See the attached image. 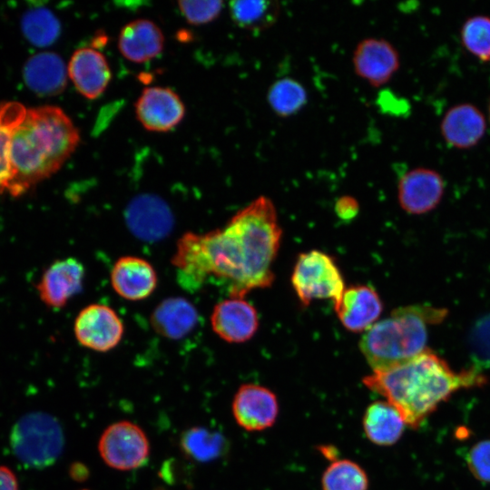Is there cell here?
I'll list each match as a JSON object with an SVG mask.
<instances>
[{"instance_id":"obj_18","label":"cell","mask_w":490,"mask_h":490,"mask_svg":"<svg viewBox=\"0 0 490 490\" xmlns=\"http://www.w3.org/2000/svg\"><path fill=\"white\" fill-rule=\"evenodd\" d=\"M486 120L473 103H462L450 107L440 122V133L447 145L456 149H470L485 136Z\"/></svg>"},{"instance_id":"obj_9","label":"cell","mask_w":490,"mask_h":490,"mask_svg":"<svg viewBox=\"0 0 490 490\" xmlns=\"http://www.w3.org/2000/svg\"><path fill=\"white\" fill-rule=\"evenodd\" d=\"M355 74L377 88L387 84L400 67V55L395 45L382 37L361 39L352 53Z\"/></svg>"},{"instance_id":"obj_32","label":"cell","mask_w":490,"mask_h":490,"mask_svg":"<svg viewBox=\"0 0 490 490\" xmlns=\"http://www.w3.org/2000/svg\"><path fill=\"white\" fill-rule=\"evenodd\" d=\"M466 464L475 478L490 484V439L481 440L469 449Z\"/></svg>"},{"instance_id":"obj_2","label":"cell","mask_w":490,"mask_h":490,"mask_svg":"<svg viewBox=\"0 0 490 490\" xmlns=\"http://www.w3.org/2000/svg\"><path fill=\"white\" fill-rule=\"evenodd\" d=\"M485 381L475 368L455 371L429 348L400 364L374 370L363 378L364 385L394 406L412 428H418L456 391L481 386Z\"/></svg>"},{"instance_id":"obj_30","label":"cell","mask_w":490,"mask_h":490,"mask_svg":"<svg viewBox=\"0 0 490 490\" xmlns=\"http://www.w3.org/2000/svg\"><path fill=\"white\" fill-rule=\"evenodd\" d=\"M463 46L481 62H490V16L475 15L460 29Z\"/></svg>"},{"instance_id":"obj_36","label":"cell","mask_w":490,"mask_h":490,"mask_svg":"<svg viewBox=\"0 0 490 490\" xmlns=\"http://www.w3.org/2000/svg\"><path fill=\"white\" fill-rule=\"evenodd\" d=\"M69 475L74 480L83 482L88 478L90 473L85 465L82 463H74L69 468Z\"/></svg>"},{"instance_id":"obj_5","label":"cell","mask_w":490,"mask_h":490,"mask_svg":"<svg viewBox=\"0 0 490 490\" xmlns=\"http://www.w3.org/2000/svg\"><path fill=\"white\" fill-rule=\"evenodd\" d=\"M58 420L43 412L28 413L17 420L10 433V446L26 467L42 469L53 465L64 447Z\"/></svg>"},{"instance_id":"obj_4","label":"cell","mask_w":490,"mask_h":490,"mask_svg":"<svg viewBox=\"0 0 490 490\" xmlns=\"http://www.w3.org/2000/svg\"><path fill=\"white\" fill-rule=\"evenodd\" d=\"M446 314L445 309L427 305L396 309L365 331L360 351L372 371L405 362L426 348L428 326L438 324Z\"/></svg>"},{"instance_id":"obj_33","label":"cell","mask_w":490,"mask_h":490,"mask_svg":"<svg viewBox=\"0 0 490 490\" xmlns=\"http://www.w3.org/2000/svg\"><path fill=\"white\" fill-rule=\"evenodd\" d=\"M470 346L480 359L490 362V315L477 321L474 327Z\"/></svg>"},{"instance_id":"obj_8","label":"cell","mask_w":490,"mask_h":490,"mask_svg":"<svg viewBox=\"0 0 490 490\" xmlns=\"http://www.w3.org/2000/svg\"><path fill=\"white\" fill-rule=\"evenodd\" d=\"M76 340L83 347L97 352H107L121 342L124 326L111 307L93 303L84 307L74 324Z\"/></svg>"},{"instance_id":"obj_37","label":"cell","mask_w":490,"mask_h":490,"mask_svg":"<svg viewBox=\"0 0 490 490\" xmlns=\"http://www.w3.org/2000/svg\"><path fill=\"white\" fill-rule=\"evenodd\" d=\"M488 111H489V120H490V102H489Z\"/></svg>"},{"instance_id":"obj_7","label":"cell","mask_w":490,"mask_h":490,"mask_svg":"<svg viewBox=\"0 0 490 490\" xmlns=\"http://www.w3.org/2000/svg\"><path fill=\"white\" fill-rule=\"evenodd\" d=\"M98 451L108 466L128 471L146 463L150 443L138 425L131 421H118L104 429L98 442Z\"/></svg>"},{"instance_id":"obj_14","label":"cell","mask_w":490,"mask_h":490,"mask_svg":"<svg viewBox=\"0 0 490 490\" xmlns=\"http://www.w3.org/2000/svg\"><path fill=\"white\" fill-rule=\"evenodd\" d=\"M85 269L75 258L54 261L44 272L36 288L41 300L48 307L59 309L81 291Z\"/></svg>"},{"instance_id":"obj_35","label":"cell","mask_w":490,"mask_h":490,"mask_svg":"<svg viewBox=\"0 0 490 490\" xmlns=\"http://www.w3.org/2000/svg\"><path fill=\"white\" fill-rule=\"evenodd\" d=\"M0 490H19L15 473L5 466H0Z\"/></svg>"},{"instance_id":"obj_34","label":"cell","mask_w":490,"mask_h":490,"mask_svg":"<svg viewBox=\"0 0 490 490\" xmlns=\"http://www.w3.org/2000/svg\"><path fill=\"white\" fill-rule=\"evenodd\" d=\"M359 210L358 201L349 195L339 197L335 204V211L341 219H351Z\"/></svg>"},{"instance_id":"obj_12","label":"cell","mask_w":490,"mask_h":490,"mask_svg":"<svg viewBox=\"0 0 490 490\" xmlns=\"http://www.w3.org/2000/svg\"><path fill=\"white\" fill-rule=\"evenodd\" d=\"M231 410L240 427L247 431H260L275 423L279 404L276 395L269 388L244 384L234 395Z\"/></svg>"},{"instance_id":"obj_17","label":"cell","mask_w":490,"mask_h":490,"mask_svg":"<svg viewBox=\"0 0 490 490\" xmlns=\"http://www.w3.org/2000/svg\"><path fill=\"white\" fill-rule=\"evenodd\" d=\"M67 71L77 92L90 100L99 98L112 79L106 57L93 47L76 50L71 56Z\"/></svg>"},{"instance_id":"obj_20","label":"cell","mask_w":490,"mask_h":490,"mask_svg":"<svg viewBox=\"0 0 490 490\" xmlns=\"http://www.w3.org/2000/svg\"><path fill=\"white\" fill-rule=\"evenodd\" d=\"M126 220L132 231L147 240L163 237L172 226L167 205L158 197L150 195L139 196L129 204Z\"/></svg>"},{"instance_id":"obj_3","label":"cell","mask_w":490,"mask_h":490,"mask_svg":"<svg viewBox=\"0 0 490 490\" xmlns=\"http://www.w3.org/2000/svg\"><path fill=\"white\" fill-rule=\"evenodd\" d=\"M80 139L79 130L60 107L27 110L12 133V178L7 191L19 196L54 174L74 153Z\"/></svg>"},{"instance_id":"obj_28","label":"cell","mask_w":490,"mask_h":490,"mask_svg":"<svg viewBox=\"0 0 490 490\" xmlns=\"http://www.w3.org/2000/svg\"><path fill=\"white\" fill-rule=\"evenodd\" d=\"M26 111L19 103H0V192L7 191L12 178L10 164L12 133L23 121Z\"/></svg>"},{"instance_id":"obj_25","label":"cell","mask_w":490,"mask_h":490,"mask_svg":"<svg viewBox=\"0 0 490 490\" xmlns=\"http://www.w3.org/2000/svg\"><path fill=\"white\" fill-rule=\"evenodd\" d=\"M271 111L279 117L288 118L297 114L308 103L305 86L298 80L283 77L274 81L266 94Z\"/></svg>"},{"instance_id":"obj_31","label":"cell","mask_w":490,"mask_h":490,"mask_svg":"<svg viewBox=\"0 0 490 490\" xmlns=\"http://www.w3.org/2000/svg\"><path fill=\"white\" fill-rule=\"evenodd\" d=\"M179 9L185 20L201 25L215 20L223 9L222 1H179Z\"/></svg>"},{"instance_id":"obj_15","label":"cell","mask_w":490,"mask_h":490,"mask_svg":"<svg viewBox=\"0 0 490 490\" xmlns=\"http://www.w3.org/2000/svg\"><path fill=\"white\" fill-rule=\"evenodd\" d=\"M113 290L122 299L138 301L150 297L158 284L153 266L143 258L122 256L113 264L110 273Z\"/></svg>"},{"instance_id":"obj_29","label":"cell","mask_w":490,"mask_h":490,"mask_svg":"<svg viewBox=\"0 0 490 490\" xmlns=\"http://www.w3.org/2000/svg\"><path fill=\"white\" fill-rule=\"evenodd\" d=\"M323 490H368V478L365 470L354 461H333L324 471Z\"/></svg>"},{"instance_id":"obj_19","label":"cell","mask_w":490,"mask_h":490,"mask_svg":"<svg viewBox=\"0 0 490 490\" xmlns=\"http://www.w3.org/2000/svg\"><path fill=\"white\" fill-rule=\"evenodd\" d=\"M161 28L148 19H136L125 24L118 37V48L127 60L142 64L157 57L163 49Z\"/></svg>"},{"instance_id":"obj_38","label":"cell","mask_w":490,"mask_h":490,"mask_svg":"<svg viewBox=\"0 0 490 490\" xmlns=\"http://www.w3.org/2000/svg\"><path fill=\"white\" fill-rule=\"evenodd\" d=\"M83 490H87V489H83Z\"/></svg>"},{"instance_id":"obj_10","label":"cell","mask_w":490,"mask_h":490,"mask_svg":"<svg viewBox=\"0 0 490 490\" xmlns=\"http://www.w3.org/2000/svg\"><path fill=\"white\" fill-rule=\"evenodd\" d=\"M442 175L434 169L416 167L404 172L397 181V201L408 214L421 215L435 210L445 193Z\"/></svg>"},{"instance_id":"obj_22","label":"cell","mask_w":490,"mask_h":490,"mask_svg":"<svg viewBox=\"0 0 490 490\" xmlns=\"http://www.w3.org/2000/svg\"><path fill=\"white\" fill-rule=\"evenodd\" d=\"M198 321L196 308L182 297H171L162 300L150 318L151 325L157 334L173 340L190 334Z\"/></svg>"},{"instance_id":"obj_24","label":"cell","mask_w":490,"mask_h":490,"mask_svg":"<svg viewBox=\"0 0 490 490\" xmlns=\"http://www.w3.org/2000/svg\"><path fill=\"white\" fill-rule=\"evenodd\" d=\"M232 21L241 29L262 32L278 20L280 6L273 0H237L229 4Z\"/></svg>"},{"instance_id":"obj_6","label":"cell","mask_w":490,"mask_h":490,"mask_svg":"<svg viewBox=\"0 0 490 490\" xmlns=\"http://www.w3.org/2000/svg\"><path fill=\"white\" fill-rule=\"evenodd\" d=\"M291 283L304 306L314 299H332L336 303L346 289L341 272L333 259L317 250L299 255Z\"/></svg>"},{"instance_id":"obj_23","label":"cell","mask_w":490,"mask_h":490,"mask_svg":"<svg viewBox=\"0 0 490 490\" xmlns=\"http://www.w3.org/2000/svg\"><path fill=\"white\" fill-rule=\"evenodd\" d=\"M407 426L398 410L387 401H375L363 416V429L372 443L387 446L397 443Z\"/></svg>"},{"instance_id":"obj_26","label":"cell","mask_w":490,"mask_h":490,"mask_svg":"<svg viewBox=\"0 0 490 490\" xmlns=\"http://www.w3.org/2000/svg\"><path fill=\"white\" fill-rule=\"evenodd\" d=\"M227 445L220 433L201 426L186 429L180 437V446L185 456L201 463L220 457Z\"/></svg>"},{"instance_id":"obj_27","label":"cell","mask_w":490,"mask_h":490,"mask_svg":"<svg viewBox=\"0 0 490 490\" xmlns=\"http://www.w3.org/2000/svg\"><path fill=\"white\" fill-rule=\"evenodd\" d=\"M21 30L29 43L46 47L60 36L61 24L48 8L33 7L22 15Z\"/></svg>"},{"instance_id":"obj_13","label":"cell","mask_w":490,"mask_h":490,"mask_svg":"<svg viewBox=\"0 0 490 490\" xmlns=\"http://www.w3.org/2000/svg\"><path fill=\"white\" fill-rule=\"evenodd\" d=\"M214 333L229 343H243L258 330L256 309L243 298H230L218 302L211 315Z\"/></svg>"},{"instance_id":"obj_21","label":"cell","mask_w":490,"mask_h":490,"mask_svg":"<svg viewBox=\"0 0 490 490\" xmlns=\"http://www.w3.org/2000/svg\"><path fill=\"white\" fill-rule=\"evenodd\" d=\"M67 74L63 59L52 52L33 55L26 61L23 70L26 86L40 96L61 93L66 86Z\"/></svg>"},{"instance_id":"obj_1","label":"cell","mask_w":490,"mask_h":490,"mask_svg":"<svg viewBox=\"0 0 490 490\" xmlns=\"http://www.w3.org/2000/svg\"><path fill=\"white\" fill-rule=\"evenodd\" d=\"M281 236L276 207L262 195L221 228L183 233L171 263L178 282L187 290H199L217 279L229 284L230 298H244L250 290L272 284V263Z\"/></svg>"},{"instance_id":"obj_16","label":"cell","mask_w":490,"mask_h":490,"mask_svg":"<svg viewBox=\"0 0 490 490\" xmlns=\"http://www.w3.org/2000/svg\"><path fill=\"white\" fill-rule=\"evenodd\" d=\"M334 309L339 321L348 330L363 332L377 321L383 310V303L374 289L356 285L345 289L341 298L334 303Z\"/></svg>"},{"instance_id":"obj_11","label":"cell","mask_w":490,"mask_h":490,"mask_svg":"<svg viewBox=\"0 0 490 490\" xmlns=\"http://www.w3.org/2000/svg\"><path fill=\"white\" fill-rule=\"evenodd\" d=\"M135 114L146 130L165 132L175 128L182 121L185 106L173 90L152 86L145 88L137 99Z\"/></svg>"}]
</instances>
